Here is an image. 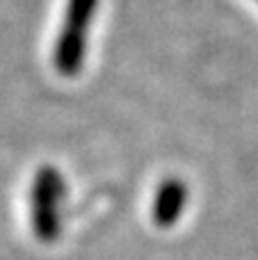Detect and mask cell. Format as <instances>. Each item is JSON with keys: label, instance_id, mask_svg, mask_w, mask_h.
I'll return each mask as SVG.
<instances>
[{"label": "cell", "instance_id": "cell-1", "mask_svg": "<svg viewBox=\"0 0 258 260\" xmlns=\"http://www.w3.org/2000/svg\"><path fill=\"white\" fill-rule=\"evenodd\" d=\"M96 5L99 0H69L67 3L62 30H59L53 50L55 69L67 78L80 73V69L85 67L87 35H89Z\"/></svg>", "mask_w": 258, "mask_h": 260}, {"label": "cell", "instance_id": "cell-2", "mask_svg": "<svg viewBox=\"0 0 258 260\" xmlns=\"http://www.w3.org/2000/svg\"><path fill=\"white\" fill-rule=\"evenodd\" d=\"M62 176L55 167L44 165L32 183V231L37 240L53 244L59 235V199H62Z\"/></svg>", "mask_w": 258, "mask_h": 260}, {"label": "cell", "instance_id": "cell-3", "mask_svg": "<svg viewBox=\"0 0 258 260\" xmlns=\"http://www.w3.org/2000/svg\"><path fill=\"white\" fill-rule=\"evenodd\" d=\"M187 203V187L181 178H165L153 197L151 219L158 229H172L181 219Z\"/></svg>", "mask_w": 258, "mask_h": 260}]
</instances>
